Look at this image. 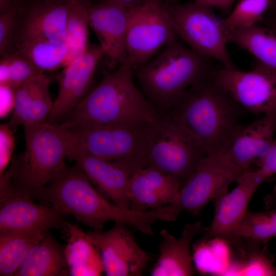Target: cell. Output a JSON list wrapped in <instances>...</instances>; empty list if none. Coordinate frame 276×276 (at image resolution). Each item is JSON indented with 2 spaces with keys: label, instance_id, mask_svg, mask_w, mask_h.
Wrapping results in <instances>:
<instances>
[{
  "label": "cell",
  "instance_id": "obj_37",
  "mask_svg": "<svg viewBox=\"0 0 276 276\" xmlns=\"http://www.w3.org/2000/svg\"><path fill=\"white\" fill-rule=\"evenodd\" d=\"M1 118L8 116L13 111L15 102V90L9 85L0 84Z\"/></svg>",
  "mask_w": 276,
  "mask_h": 276
},
{
  "label": "cell",
  "instance_id": "obj_42",
  "mask_svg": "<svg viewBox=\"0 0 276 276\" xmlns=\"http://www.w3.org/2000/svg\"><path fill=\"white\" fill-rule=\"evenodd\" d=\"M265 26L276 30V13L264 22Z\"/></svg>",
  "mask_w": 276,
  "mask_h": 276
},
{
  "label": "cell",
  "instance_id": "obj_39",
  "mask_svg": "<svg viewBox=\"0 0 276 276\" xmlns=\"http://www.w3.org/2000/svg\"><path fill=\"white\" fill-rule=\"evenodd\" d=\"M263 201L267 210L276 208V185L272 192L264 197Z\"/></svg>",
  "mask_w": 276,
  "mask_h": 276
},
{
  "label": "cell",
  "instance_id": "obj_20",
  "mask_svg": "<svg viewBox=\"0 0 276 276\" xmlns=\"http://www.w3.org/2000/svg\"><path fill=\"white\" fill-rule=\"evenodd\" d=\"M182 186L176 178L156 169L140 168L130 177L129 208L147 211L175 205Z\"/></svg>",
  "mask_w": 276,
  "mask_h": 276
},
{
  "label": "cell",
  "instance_id": "obj_28",
  "mask_svg": "<svg viewBox=\"0 0 276 276\" xmlns=\"http://www.w3.org/2000/svg\"><path fill=\"white\" fill-rule=\"evenodd\" d=\"M271 0H239L228 16L221 19L223 29L227 32L249 28L263 19Z\"/></svg>",
  "mask_w": 276,
  "mask_h": 276
},
{
  "label": "cell",
  "instance_id": "obj_3",
  "mask_svg": "<svg viewBox=\"0 0 276 276\" xmlns=\"http://www.w3.org/2000/svg\"><path fill=\"white\" fill-rule=\"evenodd\" d=\"M213 72L188 88L167 110L182 119L208 154H218L246 111L215 81Z\"/></svg>",
  "mask_w": 276,
  "mask_h": 276
},
{
  "label": "cell",
  "instance_id": "obj_8",
  "mask_svg": "<svg viewBox=\"0 0 276 276\" xmlns=\"http://www.w3.org/2000/svg\"><path fill=\"white\" fill-rule=\"evenodd\" d=\"M166 6L178 36L191 49L217 60L224 68H235L227 49L226 32L213 8L195 1Z\"/></svg>",
  "mask_w": 276,
  "mask_h": 276
},
{
  "label": "cell",
  "instance_id": "obj_40",
  "mask_svg": "<svg viewBox=\"0 0 276 276\" xmlns=\"http://www.w3.org/2000/svg\"><path fill=\"white\" fill-rule=\"evenodd\" d=\"M129 9H132L143 4L147 0H113Z\"/></svg>",
  "mask_w": 276,
  "mask_h": 276
},
{
  "label": "cell",
  "instance_id": "obj_2",
  "mask_svg": "<svg viewBox=\"0 0 276 276\" xmlns=\"http://www.w3.org/2000/svg\"><path fill=\"white\" fill-rule=\"evenodd\" d=\"M128 62L106 73L60 125L66 128L88 124H149L159 112L134 83Z\"/></svg>",
  "mask_w": 276,
  "mask_h": 276
},
{
  "label": "cell",
  "instance_id": "obj_34",
  "mask_svg": "<svg viewBox=\"0 0 276 276\" xmlns=\"http://www.w3.org/2000/svg\"><path fill=\"white\" fill-rule=\"evenodd\" d=\"M19 9L14 5L0 13V55H3L11 45L16 30Z\"/></svg>",
  "mask_w": 276,
  "mask_h": 276
},
{
  "label": "cell",
  "instance_id": "obj_43",
  "mask_svg": "<svg viewBox=\"0 0 276 276\" xmlns=\"http://www.w3.org/2000/svg\"><path fill=\"white\" fill-rule=\"evenodd\" d=\"M52 1L61 2H65V3H68L71 1H76V2H78L80 3H83V4H85L88 5L91 4L90 3L91 0H52Z\"/></svg>",
  "mask_w": 276,
  "mask_h": 276
},
{
  "label": "cell",
  "instance_id": "obj_14",
  "mask_svg": "<svg viewBox=\"0 0 276 276\" xmlns=\"http://www.w3.org/2000/svg\"><path fill=\"white\" fill-rule=\"evenodd\" d=\"M88 234L100 250L106 275H141L152 260L124 223L115 222L108 231Z\"/></svg>",
  "mask_w": 276,
  "mask_h": 276
},
{
  "label": "cell",
  "instance_id": "obj_23",
  "mask_svg": "<svg viewBox=\"0 0 276 276\" xmlns=\"http://www.w3.org/2000/svg\"><path fill=\"white\" fill-rule=\"evenodd\" d=\"M65 248L47 233L30 250L15 276H63L70 275Z\"/></svg>",
  "mask_w": 276,
  "mask_h": 276
},
{
  "label": "cell",
  "instance_id": "obj_7",
  "mask_svg": "<svg viewBox=\"0 0 276 276\" xmlns=\"http://www.w3.org/2000/svg\"><path fill=\"white\" fill-rule=\"evenodd\" d=\"M150 124H88L68 129L91 154L119 165L132 175L142 168Z\"/></svg>",
  "mask_w": 276,
  "mask_h": 276
},
{
  "label": "cell",
  "instance_id": "obj_1",
  "mask_svg": "<svg viewBox=\"0 0 276 276\" xmlns=\"http://www.w3.org/2000/svg\"><path fill=\"white\" fill-rule=\"evenodd\" d=\"M50 203L61 213L71 215L93 232L102 231L108 221L121 222L143 234L148 233L154 220L151 211L124 208L109 201L95 189L76 164L66 166L36 197Z\"/></svg>",
  "mask_w": 276,
  "mask_h": 276
},
{
  "label": "cell",
  "instance_id": "obj_13",
  "mask_svg": "<svg viewBox=\"0 0 276 276\" xmlns=\"http://www.w3.org/2000/svg\"><path fill=\"white\" fill-rule=\"evenodd\" d=\"M104 55L99 44H89L81 55L63 67L58 76V93L47 122L61 124L86 98L93 88L95 73Z\"/></svg>",
  "mask_w": 276,
  "mask_h": 276
},
{
  "label": "cell",
  "instance_id": "obj_6",
  "mask_svg": "<svg viewBox=\"0 0 276 276\" xmlns=\"http://www.w3.org/2000/svg\"><path fill=\"white\" fill-rule=\"evenodd\" d=\"M208 155L182 119L170 110L159 112L147 128L143 168H152L183 186Z\"/></svg>",
  "mask_w": 276,
  "mask_h": 276
},
{
  "label": "cell",
  "instance_id": "obj_11",
  "mask_svg": "<svg viewBox=\"0 0 276 276\" xmlns=\"http://www.w3.org/2000/svg\"><path fill=\"white\" fill-rule=\"evenodd\" d=\"M262 169L248 171L231 192H226L213 200L215 214L210 226L198 244L218 238L233 245L242 257H246L243 239L238 235L240 225L247 211L254 194L267 178Z\"/></svg>",
  "mask_w": 276,
  "mask_h": 276
},
{
  "label": "cell",
  "instance_id": "obj_22",
  "mask_svg": "<svg viewBox=\"0 0 276 276\" xmlns=\"http://www.w3.org/2000/svg\"><path fill=\"white\" fill-rule=\"evenodd\" d=\"M64 231L68 237L65 255L70 275H101L104 272L101 254L88 233L68 222Z\"/></svg>",
  "mask_w": 276,
  "mask_h": 276
},
{
  "label": "cell",
  "instance_id": "obj_35",
  "mask_svg": "<svg viewBox=\"0 0 276 276\" xmlns=\"http://www.w3.org/2000/svg\"><path fill=\"white\" fill-rule=\"evenodd\" d=\"M14 131L8 124L0 126V175L7 170L15 147Z\"/></svg>",
  "mask_w": 276,
  "mask_h": 276
},
{
  "label": "cell",
  "instance_id": "obj_31",
  "mask_svg": "<svg viewBox=\"0 0 276 276\" xmlns=\"http://www.w3.org/2000/svg\"><path fill=\"white\" fill-rule=\"evenodd\" d=\"M50 82L46 75L33 100L21 117L19 126L47 122L53 104L49 91Z\"/></svg>",
  "mask_w": 276,
  "mask_h": 276
},
{
  "label": "cell",
  "instance_id": "obj_32",
  "mask_svg": "<svg viewBox=\"0 0 276 276\" xmlns=\"http://www.w3.org/2000/svg\"><path fill=\"white\" fill-rule=\"evenodd\" d=\"M45 74L36 75L19 85L15 90V102L12 116L8 125L14 132L18 127V122L33 100Z\"/></svg>",
  "mask_w": 276,
  "mask_h": 276
},
{
  "label": "cell",
  "instance_id": "obj_33",
  "mask_svg": "<svg viewBox=\"0 0 276 276\" xmlns=\"http://www.w3.org/2000/svg\"><path fill=\"white\" fill-rule=\"evenodd\" d=\"M6 62L9 72L8 85L13 89L31 78L44 74L25 58L14 52H9L1 56Z\"/></svg>",
  "mask_w": 276,
  "mask_h": 276
},
{
  "label": "cell",
  "instance_id": "obj_41",
  "mask_svg": "<svg viewBox=\"0 0 276 276\" xmlns=\"http://www.w3.org/2000/svg\"><path fill=\"white\" fill-rule=\"evenodd\" d=\"M15 5L14 0H0V13Z\"/></svg>",
  "mask_w": 276,
  "mask_h": 276
},
{
  "label": "cell",
  "instance_id": "obj_38",
  "mask_svg": "<svg viewBox=\"0 0 276 276\" xmlns=\"http://www.w3.org/2000/svg\"><path fill=\"white\" fill-rule=\"evenodd\" d=\"M194 1L213 8H217L222 12L229 14L236 0H194Z\"/></svg>",
  "mask_w": 276,
  "mask_h": 276
},
{
  "label": "cell",
  "instance_id": "obj_16",
  "mask_svg": "<svg viewBox=\"0 0 276 276\" xmlns=\"http://www.w3.org/2000/svg\"><path fill=\"white\" fill-rule=\"evenodd\" d=\"M33 199L16 187L7 196L0 199V233L64 230L65 215L52 207L37 204Z\"/></svg>",
  "mask_w": 276,
  "mask_h": 276
},
{
  "label": "cell",
  "instance_id": "obj_26",
  "mask_svg": "<svg viewBox=\"0 0 276 276\" xmlns=\"http://www.w3.org/2000/svg\"><path fill=\"white\" fill-rule=\"evenodd\" d=\"M9 52L18 54L44 73L63 66L68 49L65 43L39 39L15 42L5 53Z\"/></svg>",
  "mask_w": 276,
  "mask_h": 276
},
{
  "label": "cell",
  "instance_id": "obj_10",
  "mask_svg": "<svg viewBox=\"0 0 276 276\" xmlns=\"http://www.w3.org/2000/svg\"><path fill=\"white\" fill-rule=\"evenodd\" d=\"M248 171L219 154H208L182 186L175 205L180 213L197 215Z\"/></svg>",
  "mask_w": 276,
  "mask_h": 276
},
{
  "label": "cell",
  "instance_id": "obj_25",
  "mask_svg": "<svg viewBox=\"0 0 276 276\" xmlns=\"http://www.w3.org/2000/svg\"><path fill=\"white\" fill-rule=\"evenodd\" d=\"M48 232L35 230L0 233V275H14L32 248Z\"/></svg>",
  "mask_w": 276,
  "mask_h": 276
},
{
  "label": "cell",
  "instance_id": "obj_19",
  "mask_svg": "<svg viewBox=\"0 0 276 276\" xmlns=\"http://www.w3.org/2000/svg\"><path fill=\"white\" fill-rule=\"evenodd\" d=\"M68 11V3L44 0L30 6L23 15L19 11L11 46L29 40L64 43Z\"/></svg>",
  "mask_w": 276,
  "mask_h": 276
},
{
  "label": "cell",
  "instance_id": "obj_27",
  "mask_svg": "<svg viewBox=\"0 0 276 276\" xmlns=\"http://www.w3.org/2000/svg\"><path fill=\"white\" fill-rule=\"evenodd\" d=\"M68 3L64 40L68 52L62 67L81 55L89 44L87 28L89 25L88 5L76 1Z\"/></svg>",
  "mask_w": 276,
  "mask_h": 276
},
{
  "label": "cell",
  "instance_id": "obj_36",
  "mask_svg": "<svg viewBox=\"0 0 276 276\" xmlns=\"http://www.w3.org/2000/svg\"><path fill=\"white\" fill-rule=\"evenodd\" d=\"M255 163L267 177L276 173V139L273 140L267 152Z\"/></svg>",
  "mask_w": 276,
  "mask_h": 276
},
{
  "label": "cell",
  "instance_id": "obj_17",
  "mask_svg": "<svg viewBox=\"0 0 276 276\" xmlns=\"http://www.w3.org/2000/svg\"><path fill=\"white\" fill-rule=\"evenodd\" d=\"M275 131L276 108L250 124L239 123L218 154L250 170L251 164L267 152Z\"/></svg>",
  "mask_w": 276,
  "mask_h": 276
},
{
  "label": "cell",
  "instance_id": "obj_44",
  "mask_svg": "<svg viewBox=\"0 0 276 276\" xmlns=\"http://www.w3.org/2000/svg\"><path fill=\"white\" fill-rule=\"evenodd\" d=\"M272 6L276 7V0H271V4Z\"/></svg>",
  "mask_w": 276,
  "mask_h": 276
},
{
  "label": "cell",
  "instance_id": "obj_15",
  "mask_svg": "<svg viewBox=\"0 0 276 276\" xmlns=\"http://www.w3.org/2000/svg\"><path fill=\"white\" fill-rule=\"evenodd\" d=\"M71 135L68 158L76 162L105 197L121 207L129 208L130 173L113 162L91 154L71 133Z\"/></svg>",
  "mask_w": 276,
  "mask_h": 276
},
{
  "label": "cell",
  "instance_id": "obj_4",
  "mask_svg": "<svg viewBox=\"0 0 276 276\" xmlns=\"http://www.w3.org/2000/svg\"><path fill=\"white\" fill-rule=\"evenodd\" d=\"M215 68L210 58L177 40L133 71L141 91L159 112L169 109L188 88Z\"/></svg>",
  "mask_w": 276,
  "mask_h": 276
},
{
  "label": "cell",
  "instance_id": "obj_29",
  "mask_svg": "<svg viewBox=\"0 0 276 276\" xmlns=\"http://www.w3.org/2000/svg\"><path fill=\"white\" fill-rule=\"evenodd\" d=\"M247 261L241 274L245 275H276L274 258L268 249L267 240L243 238Z\"/></svg>",
  "mask_w": 276,
  "mask_h": 276
},
{
  "label": "cell",
  "instance_id": "obj_30",
  "mask_svg": "<svg viewBox=\"0 0 276 276\" xmlns=\"http://www.w3.org/2000/svg\"><path fill=\"white\" fill-rule=\"evenodd\" d=\"M238 235L242 239L267 241L276 237V208L261 212L247 210L239 227Z\"/></svg>",
  "mask_w": 276,
  "mask_h": 276
},
{
  "label": "cell",
  "instance_id": "obj_12",
  "mask_svg": "<svg viewBox=\"0 0 276 276\" xmlns=\"http://www.w3.org/2000/svg\"><path fill=\"white\" fill-rule=\"evenodd\" d=\"M253 67L248 72L216 67L212 76L246 111L265 113L276 108V71L258 61Z\"/></svg>",
  "mask_w": 276,
  "mask_h": 276
},
{
  "label": "cell",
  "instance_id": "obj_24",
  "mask_svg": "<svg viewBox=\"0 0 276 276\" xmlns=\"http://www.w3.org/2000/svg\"><path fill=\"white\" fill-rule=\"evenodd\" d=\"M228 42L255 57L258 61L276 71V30L258 24L226 33Z\"/></svg>",
  "mask_w": 276,
  "mask_h": 276
},
{
  "label": "cell",
  "instance_id": "obj_9",
  "mask_svg": "<svg viewBox=\"0 0 276 276\" xmlns=\"http://www.w3.org/2000/svg\"><path fill=\"white\" fill-rule=\"evenodd\" d=\"M178 37L164 0H147L130 9L126 42L128 60L133 70Z\"/></svg>",
  "mask_w": 276,
  "mask_h": 276
},
{
  "label": "cell",
  "instance_id": "obj_21",
  "mask_svg": "<svg viewBox=\"0 0 276 276\" xmlns=\"http://www.w3.org/2000/svg\"><path fill=\"white\" fill-rule=\"evenodd\" d=\"M206 229L200 221L188 223L184 226L179 238L165 229L162 230L159 255L151 271V275H193L195 272L190 254L191 244L195 236Z\"/></svg>",
  "mask_w": 276,
  "mask_h": 276
},
{
  "label": "cell",
  "instance_id": "obj_18",
  "mask_svg": "<svg viewBox=\"0 0 276 276\" xmlns=\"http://www.w3.org/2000/svg\"><path fill=\"white\" fill-rule=\"evenodd\" d=\"M130 10L113 0L88 6L89 25L104 55L119 64L129 62L126 38Z\"/></svg>",
  "mask_w": 276,
  "mask_h": 276
},
{
  "label": "cell",
  "instance_id": "obj_5",
  "mask_svg": "<svg viewBox=\"0 0 276 276\" xmlns=\"http://www.w3.org/2000/svg\"><path fill=\"white\" fill-rule=\"evenodd\" d=\"M24 127L25 151L10 165L16 188L34 199L66 167L71 133L60 124L47 122Z\"/></svg>",
  "mask_w": 276,
  "mask_h": 276
}]
</instances>
